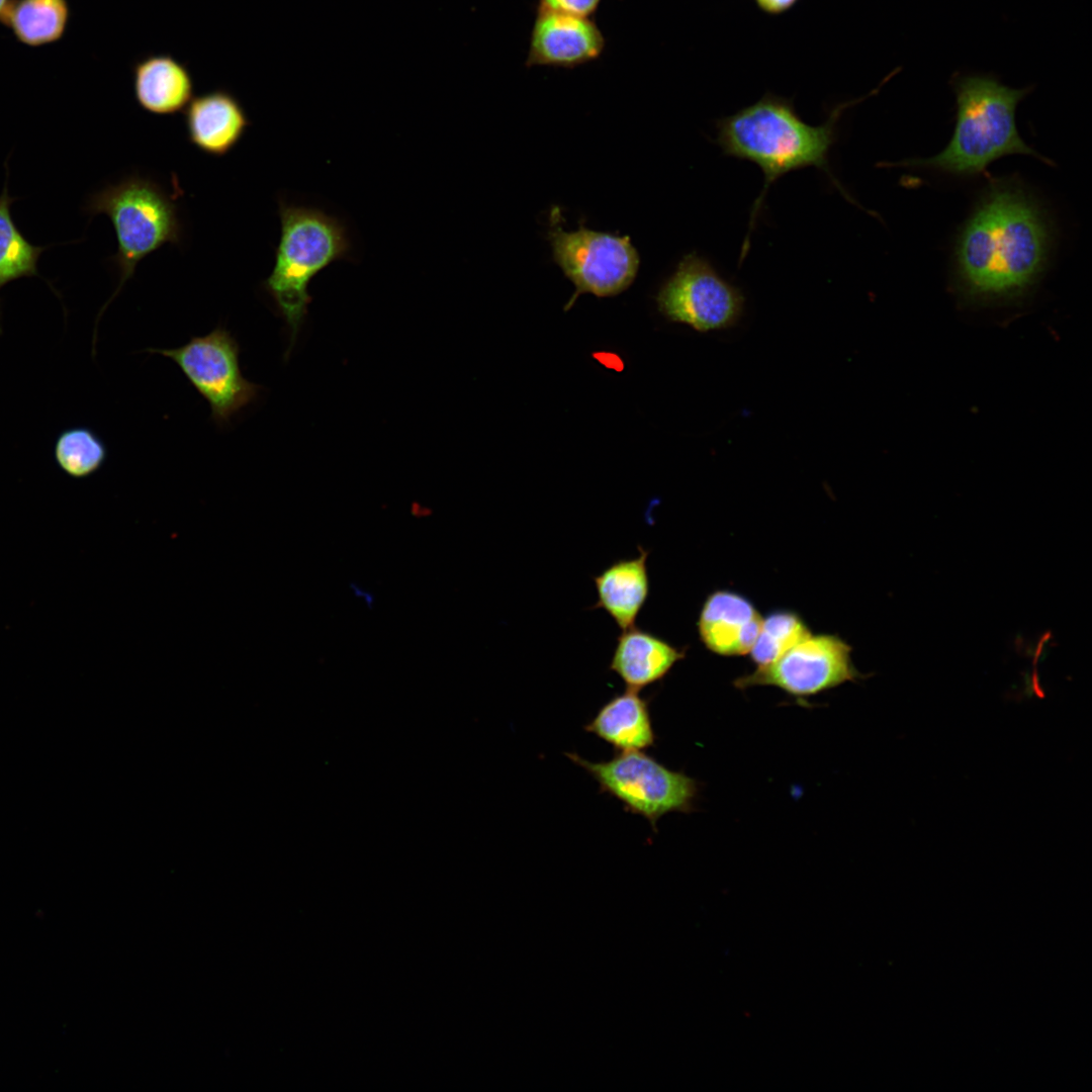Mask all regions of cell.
I'll return each instance as SVG.
<instances>
[{"mask_svg": "<svg viewBox=\"0 0 1092 1092\" xmlns=\"http://www.w3.org/2000/svg\"><path fill=\"white\" fill-rule=\"evenodd\" d=\"M584 730L620 752L644 750L655 743L648 701L630 689L608 701Z\"/></svg>", "mask_w": 1092, "mask_h": 1092, "instance_id": "obj_17", "label": "cell"}, {"mask_svg": "<svg viewBox=\"0 0 1092 1092\" xmlns=\"http://www.w3.org/2000/svg\"><path fill=\"white\" fill-rule=\"evenodd\" d=\"M184 121L189 142L213 157L230 153L251 124L240 100L223 88L193 96L184 110Z\"/></svg>", "mask_w": 1092, "mask_h": 1092, "instance_id": "obj_12", "label": "cell"}, {"mask_svg": "<svg viewBox=\"0 0 1092 1092\" xmlns=\"http://www.w3.org/2000/svg\"><path fill=\"white\" fill-rule=\"evenodd\" d=\"M58 467L68 476L86 478L97 472L107 458V447L90 428L72 427L62 431L54 446Z\"/></svg>", "mask_w": 1092, "mask_h": 1092, "instance_id": "obj_20", "label": "cell"}, {"mask_svg": "<svg viewBox=\"0 0 1092 1092\" xmlns=\"http://www.w3.org/2000/svg\"><path fill=\"white\" fill-rule=\"evenodd\" d=\"M86 210L106 214L117 241L113 262L119 270V285L103 310L143 259L166 244L181 242L182 228L173 197L155 181L140 176L127 177L98 191L91 196Z\"/></svg>", "mask_w": 1092, "mask_h": 1092, "instance_id": "obj_5", "label": "cell"}, {"mask_svg": "<svg viewBox=\"0 0 1092 1092\" xmlns=\"http://www.w3.org/2000/svg\"><path fill=\"white\" fill-rule=\"evenodd\" d=\"M811 634L802 618L791 611H776L762 619L749 652L757 666L766 665Z\"/></svg>", "mask_w": 1092, "mask_h": 1092, "instance_id": "obj_21", "label": "cell"}, {"mask_svg": "<svg viewBox=\"0 0 1092 1092\" xmlns=\"http://www.w3.org/2000/svg\"><path fill=\"white\" fill-rule=\"evenodd\" d=\"M762 617L743 596L717 590L701 609L698 634L710 651L723 656L749 654L762 624Z\"/></svg>", "mask_w": 1092, "mask_h": 1092, "instance_id": "obj_13", "label": "cell"}, {"mask_svg": "<svg viewBox=\"0 0 1092 1092\" xmlns=\"http://www.w3.org/2000/svg\"><path fill=\"white\" fill-rule=\"evenodd\" d=\"M648 554L639 546L638 556L619 559L594 577L598 600L593 609L607 612L622 631L635 626L649 597Z\"/></svg>", "mask_w": 1092, "mask_h": 1092, "instance_id": "obj_16", "label": "cell"}, {"mask_svg": "<svg viewBox=\"0 0 1092 1092\" xmlns=\"http://www.w3.org/2000/svg\"><path fill=\"white\" fill-rule=\"evenodd\" d=\"M9 2L10 0H0V14L4 11Z\"/></svg>", "mask_w": 1092, "mask_h": 1092, "instance_id": "obj_24", "label": "cell"}, {"mask_svg": "<svg viewBox=\"0 0 1092 1092\" xmlns=\"http://www.w3.org/2000/svg\"><path fill=\"white\" fill-rule=\"evenodd\" d=\"M278 214L275 262L262 286L284 318L292 346L311 301L310 281L332 263L347 259L352 244L343 221L320 208L280 199Z\"/></svg>", "mask_w": 1092, "mask_h": 1092, "instance_id": "obj_4", "label": "cell"}, {"mask_svg": "<svg viewBox=\"0 0 1092 1092\" xmlns=\"http://www.w3.org/2000/svg\"><path fill=\"white\" fill-rule=\"evenodd\" d=\"M951 83L958 110L947 146L930 158L893 165L973 175L1007 155L1031 156L1051 164L1021 139L1016 127L1015 110L1029 88H1011L981 75H959Z\"/></svg>", "mask_w": 1092, "mask_h": 1092, "instance_id": "obj_3", "label": "cell"}, {"mask_svg": "<svg viewBox=\"0 0 1092 1092\" xmlns=\"http://www.w3.org/2000/svg\"><path fill=\"white\" fill-rule=\"evenodd\" d=\"M685 651L665 639L635 626L617 638L609 664L627 689L640 691L665 677Z\"/></svg>", "mask_w": 1092, "mask_h": 1092, "instance_id": "obj_15", "label": "cell"}, {"mask_svg": "<svg viewBox=\"0 0 1092 1092\" xmlns=\"http://www.w3.org/2000/svg\"><path fill=\"white\" fill-rule=\"evenodd\" d=\"M132 89L138 105L156 115L184 111L193 98L188 67L170 54H150L134 62Z\"/></svg>", "mask_w": 1092, "mask_h": 1092, "instance_id": "obj_14", "label": "cell"}, {"mask_svg": "<svg viewBox=\"0 0 1092 1092\" xmlns=\"http://www.w3.org/2000/svg\"><path fill=\"white\" fill-rule=\"evenodd\" d=\"M566 756L586 770L624 810L644 817L655 829L657 820L670 812H690L698 788L695 780L674 771L641 750L621 751L607 761L592 762L575 752Z\"/></svg>", "mask_w": 1092, "mask_h": 1092, "instance_id": "obj_6", "label": "cell"}, {"mask_svg": "<svg viewBox=\"0 0 1092 1092\" xmlns=\"http://www.w3.org/2000/svg\"><path fill=\"white\" fill-rule=\"evenodd\" d=\"M604 49L605 37L588 17L538 6L526 66L575 68L600 58Z\"/></svg>", "mask_w": 1092, "mask_h": 1092, "instance_id": "obj_11", "label": "cell"}, {"mask_svg": "<svg viewBox=\"0 0 1092 1092\" xmlns=\"http://www.w3.org/2000/svg\"><path fill=\"white\" fill-rule=\"evenodd\" d=\"M561 220L559 207H553L548 236L553 258L575 286L566 309L582 293L614 296L633 283L640 259L629 236L594 232L583 225L576 232H564Z\"/></svg>", "mask_w": 1092, "mask_h": 1092, "instance_id": "obj_7", "label": "cell"}, {"mask_svg": "<svg viewBox=\"0 0 1092 1092\" xmlns=\"http://www.w3.org/2000/svg\"><path fill=\"white\" fill-rule=\"evenodd\" d=\"M850 653L836 635L810 634L772 662L737 678L735 686H772L801 700L858 678Z\"/></svg>", "mask_w": 1092, "mask_h": 1092, "instance_id": "obj_10", "label": "cell"}, {"mask_svg": "<svg viewBox=\"0 0 1092 1092\" xmlns=\"http://www.w3.org/2000/svg\"><path fill=\"white\" fill-rule=\"evenodd\" d=\"M173 360L184 376L208 402L212 421L219 427L258 398L260 386L244 377L240 346L222 326L192 337L173 349H148Z\"/></svg>", "mask_w": 1092, "mask_h": 1092, "instance_id": "obj_8", "label": "cell"}, {"mask_svg": "<svg viewBox=\"0 0 1092 1092\" xmlns=\"http://www.w3.org/2000/svg\"><path fill=\"white\" fill-rule=\"evenodd\" d=\"M602 0H539V7L556 12L588 17L593 15Z\"/></svg>", "mask_w": 1092, "mask_h": 1092, "instance_id": "obj_22", "label": "cell"}, {"mask_svg": "<svg viewBox=\"0 0 1092 1092\" xmlns=\"http://www.w3.org/2000/svg\"><path fill=\"white\" fill-rule=\"evenodd\" d=\"M70 17L67 0H10L0 14V22L29 47L59 40Z\"/></svg>", "mask_w": 1092, "mask_h": 1092, "instance_id": "obj_18", "label": "cell"}, {"mask_svg": "<svg viewBox=\"0 0 1092 1092\" xmlns=\"http://www.w3.org/2000/svg\"><path fill=\"white\" fill-rule=\"evenodd\" d=\"M1050 246V225L1033 197L1016 183L996 182L958 237L959 283L977 299L1017 296L1043 271Z\"/></svg>", "mask_w": 1092, "mask_h": 1092, "instance_id": "obj_1", "label": "cell"}, {"mask_svg": "<svg viewBox=\"0 0 1092 1092\" xmlns=\"http://www.w3.org/2000/svg\"><path fill=\"white\" fill-rule=\"evenodd\" d=\"M863 99L838 104L822 124L810 125L799 116L792 99L767 92L755 103L716 121L715 142L722 153L754 163L764 174L763 188L751 210L741 259L747 253L749 236L766 192L783 175L806 167L818 168L853 202L833 176L828 157L837 139L842 112Z\"/></svg>", "mask_w": 1092, "mask_h": 1092, "instance_id": "obj_2", "label": "cell"}, {"mask_svg": "<svg viewBox=\"0 0 1092 1092\" xmlns=\"http://www.w3.org/2000/svg\"><path fill=\"white\" fill-rule=\"evenodd\" d=\"M757 7L764 13L779 15L787 12L796 5L799 0H754Z\"/></svg>", "mask_w": 1092, "mask_h": 1092, "instance_id": "obj_23", "label": "cell"}, {"mask_svg": "<svg viewBox=\"0 0 1092 1092\" xmlns=\"http://www.w3.org/2000/svg\"><path fill=\"white\" fill-rule=\"evenodd\" d=\"M15 200L5 186L0 195V290L13 280L38 276V258L46 249L27 241L14 223L10 206Z\"/></svg>", "mask_w": 1092, "mask_h": 1092, "instance_id": "obj_19", "label": "cell"}, {"mask_svg": "<svg viewBox=\"0 0 1092 1092\" xmlns=\"http://www.w3.org/2000/svg\"><path fill=\"white\" fill-rule=\"evenodd\" d=\"M744 301L741 290L724 280L706 258L695 252L682 257L656 296L664 317L700 333L736 325L742 316Z\"/></svg>", "mask_w": 1092, "mask_h": 1092, "instance_id": "obj_9", "label": "cell"}]
</instances>
